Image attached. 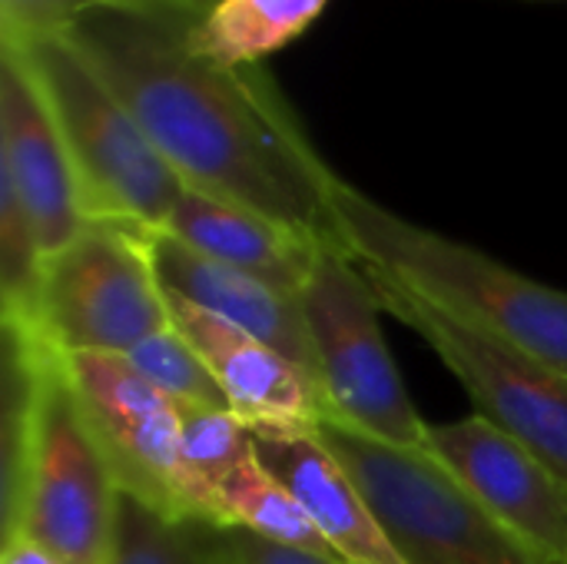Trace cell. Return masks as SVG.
I'll return each mask as SVG.
<instances>
[{
    "instance_id": "6da1fadb",
    "label": "cell",
    "mask_w": 567,
    "mask_h": 564,
    "mask_svg": "<svg viewBox=\"0 0 567 564\" xmlns=\"http://www.w3.org/2000/svg\"><path fill=\"white\" fill-rule=\"evenodd\" d=\"M176 7L90 10L63 30L176 176L322 243H342L336 173L262 66H223L189 43Z\"/></svg>"
},
{
    "instance_id": "7a4b0ae2",
    "label": "cell",
    "mask_w": 567,
    "mask_h": 564,
    "mask_svg": "<svg viewBox=\"0 0 567 564\" xmlns=\"http://www.w3.org/2000/svg\"><path fill=\"white\" fill-rule=\"evenodd\" d=\"M3 539L66 564H106L120 489L56 352L3 329Z\"/></svg>"
},
{
    "instance_id": "3957f363",
    "label": "cell",
    "mask_w": 567,
    "mask_h": 564,
    "mask_svg": "<svg viewBox=\"0 0 567 564\" xmlns=\"http://www.w3.org/2000/svg\"><path fill=\"white\" fill-rule=\"evenodd\" d=\"M346 249L369 269L405 283L439 309L522 346L567 372V293L498 259L395 216L342 176L332 189Z\"/></svg>"
},
{
    "instance_id": "277c9868",
    "label": "cell",
    "mask_w": 567,
    "mask_h": 564,
    "mask_svg": "<svg viewBox=\"0 0 567 564\" xmlns=\"http://www.w3.org/2000/svg\"><path fill=\"white\" fill-rule=\"evenodd\" d=\"M10 47L43 93L70 153L90 223L159 229L186 183L159 156L120 96L63 37L43 33Z\"/></svg>"
},
{
    "instance_id": "5b68a950",
    "label": "cell",
    "mask_w": 567,
    "mask_h": 564,
    "mask_svg": "<svg viewBox=\"0 0 567 564\" xmlns=\"http://www.w3.org/2000/svg\"><path fill=\"white\" fill-rule=\"evenodd\" d=\"M316 429L359 482L405 564H551L429 449L389 445L329 419Z\"/></svg>"
},
{
    "instance_id": "8992f818",
    "label": "cell",
    "mask_w": 567,
    "mask_h": 564,
    "mask_svg": "<svg viewBox=\"0 0 567 564\" xmlns=\"http://www.w3.org/2000/svg\"><path fill=\"white\" fill-rule=\"evenodd\" d=\"M299 299L326 419L389 445L425 449L429 425L382 336L369 269L346 246H326Z\"/></svg>"
},
{
    "instance_id": "52a82bcc",
    "label": "cell",
    "mask_w": 567,
    "mask_h": 564,
    "mask_svg": "<svg viewBox=\"0 0 567 564\" xmlns=\"http://www.w3.org/2000/svg\"><path fill=\"white\" fill-rule=\"evenodd\" d=\"M143 226L90 223L47 256L27 339L56 356H130L169 329L166 289L143 246Z\"/></svg>"
},
{
    "instance_id": "ba28073f",
    "label": "cell",
    "mask_w": 567,
    "mask_h": 564,
    "mask_svg": "<svg viewBox=\"0 0 567 564\" xmlns=\"http://www.w3.org/2000/svg\"><path fill=\"white\" fill-rule=\"evenodd\" d=\"M369 279L382 309L419 332L452 369L472 396L475 412L567 479V372L508 339L462 322L382 269H369Z\"/></svg>"
},
{
    "instance_id": "9c48e42d",
    "label": "cell",
    "mask_w": 567,
    "mask_h": 564,
    "mask_svg": "<svg viewBox=\"0 0 567 564\" xmlns=\"http://www.w3.org/2000/svg\"><path fill=\"white\" fill-rule=\"evenodd\" d=\"M120 495L176 522L216 525L179 449V406L150 386L126 356H60Z\"/></svg>"
},
{
    "instance_id": "30bf717a",
    "label": "cell",
    "mask_w": 567,
    "mask_h": 564,
    "mask_svg": "<svg viewBox=\"0 0 567 564\" xmlns=\"http://www.w3.org/2000/svg\"><path fill=\"white\" fill-rule=\"evenodd\" d=\"M425 449L515 535L551 564H567V479L528 445L468 416L429 425Z\"/></svg>"
},
{
    "instance_id": "8fae6325",
    "label": "cell",
    "mask_w": 567,
    "mask_h": 564,
    "mask_svg": "<svg viewBox=\"0 0 567 564\" xmlns=\"http://www.w3.org/2000/svg\"><path fill=\"white\" fill-rule=\"evenodd\" d=\"M0 173L13 183L47 256L90 226L53 113L10 47H0Z\"/></svg>"
},
{
    "instance_id": "7c38bea8",
    "label": "cell",
    "mask_w": 567,
    "mask_h": 564,
    "mask_svg": "<svg viewBox=\"0 0 567 564\" xmlns=\"http://www.w3.org/2000/svg\"><path fill=\"white\" fill-rule=\"evenodd\" d=\"M169 322L206 359L229 409L252 429H302L326 419L319 386L286 356L239 326L166 293Z\"/></svg>"
},
{
    "instance_id": "4fadbf2b",
    "label": "cell",
    "mask_w": 567,
    "mask_h": 564,
    "mask_svg": "<svg viewBox=\"0 0 567 564\" xmlns=\"http://www.w3.org/2000/svg\"><path fill=\"white\" fill-rule=\"evenodd\" d=\"M140 233L150 263L156 269V279L166 293L262 339L316 382V356L306 329L302 299L296 293H286L252 273L216 263L163 229H140Z\"/></svg>"
},
{
    "instance_id": "5bb4252c",
    "label": "cell",
    "mask_w": 567,
    "mask_h": 564,
    "mask_svg": "<svg viewBox=\"0 0 567 564\" xmlns=\"http://www.w3.org/2000/svg\"><path fill=\"white\" fill-rule=\"evenodd\" d=\"M256 459L306 509L319 535L346 564H405L359 482L322 442L316 425L252 429Z\"/></svg>"
},
{
    "instance_id": "9a60e30c",
    "label": "cell",
    "mask_w": 567,
    "mask_h": 564,
    "mask_svg": "<svg viewBox=\"0 0 567 564\" xmlns=\"http://www.w3.org/2000/svg\"><path fill=\"white\" fill-rule=\"evenodd\" d=\"M159 229L216 263L252 273L296 296L309 283L319 253L326 246H339L322 243L279 219H269L256 209L213 199L189 186L183 189V196L176 199L173 213Z\"/></svg>"
},
{
    "instance_id": "2e32d148",
    "label": "cell",
    "mask_w": 567,
    "mask_h": 564,
    "mask_svg": "<svg viewBox=\"0 0 567 564\" xmlns=\"http://www.w3.org/2000/svg\"><path fill=\"white\" fill-rule=\"evenodd\" d=\"M332 0H219L193 27L189 43L223 66H259L302 37Z\"/></svg>"
},
{
    "instance_id": "e0dca14e",
    "label": "cell",
    "mask_w": 567,
    "mask_h": 564,
    "mask_svg": "<svg viewBox=\"0 0 567 564\" xmlns=\"http://www.w3.org/2000/svg\"><path fill=\"white\" fill-rule=\"evenodd\" d=\"M216 495L229 525H239L252 535H262L289 548H302L322 558H339L329 548V542L319 535V529L312 525L299 499L272 472H266L256 455L243 462L236 472H229L219 482Z\"/></svg>"
},
{
    "instance_id": "ac0fdd59",
    "label": "cell",
    "mask_w": 567,
    "mask_h": 564,
    "mask_svg": "<svg viewBox=\"0 0 567 564\" xmlns=\"http://www.w3.org/2000/svg\"><path fill=\"white\" fill-rule=\"evenodd\" d=\"M179 449L183 465L206 502L213 522L226 529V512L219 505V482L256 455V435L246 419L233 409H193L179 406Z\"/></svg>"
},
{
    "instance_id": "d6986e66",
    "label": "cell",
    "mask_w": 567,
    "mask_h": 564,
    "mask_svg": "<svg viewBox=\"0 0 567 564\" xmlns=\"http://www.w3.org/2000/svg\"><path fill=\"white\" fill-rule=\"evenodd\" d=\"M126 362L176 406L229 409V399H226L223 386L216 382L213 369L206 366V359L193 349V342L176 326L140 342L126 356Z\"/></svg>"
},
{
    "instance_id": "ffe728a7",
    "label": "cell",
    "mask_w": 567,
    "mask_h": 564,
    "mask_svg": "<svg viewBox=\"0 0 567 564\" xmlns=\"http://www.w3.org/2000/svg\"><path fill=\"white\" fill-rule=\"evenodd\" d=\"M106 564H206L193 522H176L120 495Z\"/></svg>"
},
{
    "instance_id": "44dd1931",
    "label": "cell",
    "mask_w": 567,
    "mask_h": 564,
    "mask_svg": "<svg viewBox=\"0 0 567 564\" xmlns=\"http://www.w3.org/2000/svg\"><path fill=\"white\" fill-rule=\"evenodd\" d=\"M130 7V10H159L173 7L166 0H0V40L20 43L43 33H63L90 10Z\"/></svg>"
},
{
    "instance_id": "7402d4cb",
    "label": "cell",
    "mask_w": 567,
    "mask_h": 564,
    "mask_svg": "<svg viewBox=\"0 0 567 564\" xmlns=\"http://www.w3.org/2000/svg\"><path fill=\"white\" fill-rule=\"evenodd\" d=\"M199 552L206 564H342L339 558H322L302 548H289L279 542H269L262 535H252L239 525H203L193 522Z\"/></svg>"
},
{
    "instance_id": "603a6c76",
    "label": "cell",
    "mask_w": 567,
    "mask_h": 564,
    "mask_svg": "<svg viewBox=\"0 0 567 564\" xmlns=\"http://www.w3.org/2000/svg\"><path fill=\"white\" fill-rule=\"evenodd\" d=\"M0 564H66L60 562L56 555H50L47 548H40L37 542H30L27 535L13 532L3 539V558Z\"/></svg>"
},
{
    "instance_id": "cb8c5ba5",
    "label": "cell",
    "mask_w": 567,
    "mask_h": 564,
    "mask_svg": "<svg viewBox=\"0 0 567 564\" xmlns=\"http://www.w3.org/2000/svg\"><path fill=\"white\" fill-rule=\"evenodd\" d=\"M166 3H173L176 10H183L186 17H193V20H199L213 3H219V0H166Z\"/></svg>"
},
{
    "instance_id": "d4e9b609",
    "label": "cell",
    "mask_w": 567,
    "mask_h": 564,
    "mask_svg": "<svg viewBox=\"0 0 567 564\" xmlns=\"http://www.w3.org/2000/svg\"><path fill=\"white\" fill-rule=\"evenodd\" d=\"M342 564H346V562H342Z\"/></svg>"
}]
</instances>
